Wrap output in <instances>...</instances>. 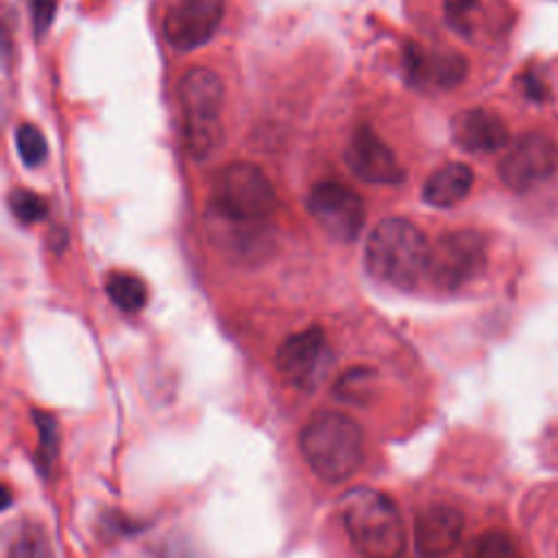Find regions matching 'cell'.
<instances>
[{"label":"cell","instance_id":"6da1fadb","mask_svg":"<svg viewBox=\"0 0 558 558\" xmlns=\"http://www.w3.org/2000/svg\"><path fill=\"white\" fill-rule=\"evenodd\" d=\"M299 451L316 477L340 484L364 462V429L344 412L318 410L299 432Z\"/></svg>","mask_w":558,"mask_h":558},{"label":"cell","instance_id":"7a4b0ae2","mask_svg":"<svg viewBox=\"0 0 558 558\" xmlns=\"http://www.w3.org/2000/svg\"><path fill=\"white\" fill-rule=\"evenodd\" d=\"M340 521L362 558H401L405 525L395 499L371 486H355L340 497Z\"/></svg>","mask_w":558,"mask_h":558},{"label":"cell","instance_id":"3957f363","mask_svg":"<svg viewBox=\"0 0 558 558\" xmlns=\"http://www.w3.org/2000/svg\"><path fill=\"white\" fill-rule=\"evenodd\" d=\"M429 242L408 218L390 216L379 220L364 246L366 270L395 288H412L425 272Z\"/></svg>","mask_w":558,"mask_h":558},{"label":"cell","instance_id":"277c9868","mask_svg":"<svg viewBox=\"0 0 558 558\" xmlns=\"http://www.w3.org/2000/svg\"><path fill=\"white\" fill-rule=\"evenodd\" d=\"M177 96L183 118L185 148L190 157L207 159L222 140V81L209 68H192L179 81Z\"/></svg>","mask_w":558,"mask_h":558},{"label":"cell","instance_id":"5b68a950","mask_svg":"<svg viewBox=\"0 0 558 558\" xmlns=\"http://www.w3.org/2000/svg\"><path fill=\"white\" fill-rule=\"evenodd\" d=\"M211 207L227 222H257L275 211L277 192L257 166L235 161L216 174Z\"/></svg>","mask_w":558,"mask_h":558},{"label":"cell","instance_id":"8992f818","mask_svg":"<svg viewBox=\"0 0 558 558\" xmlns=\"http://www.w3.org/2000/svg\"><path fill=\"white\" fill-rule=\"evenodd\" d=\"M486 257V238L482 233L473 229L449 231L429 246L425 275L434 286L456 290L484 270Z\"/></svg>","mask_w":558,"mask_h":558},{"label":"cell","instance_id":"52a82bcc","mask_svg":"<svg viewBox=\"0 0 558 558\" xmlns=\"http://www.w3.org/2000/svg\"><path fill=\"white\" fill-rule=\"evenodd\" d=\"M329 366L331 349L318 325L288 336L275 353L277 373L299 390H314L325 379Z\"/></svg>","mask_w":558,"mask_h":558},{"label":"cell","instance_id":"ba28073f","mask_svg":"<svg viewBox=\"0 0 558 558\" xmlns=\"http://www.w3.org/2000/svg\"><path fill=\"white\" fill-rule=\"evenodd\" d=\"M307 209L314 222L333 240L351 242L364 227V201L362 196L340 183L320 181L307 194Z\"/></svg>","mask_w":558,"mask_h":558},{"label":"cell","instance_id":"9c48e42d","mask_svg":"<svg viewBox=\"0 0 558 558\" xmlns=\"http://www.w3.org/2000/svg\"><path fill=\"white\" fill-rule=\"evenodd\" d=\"M558 166V144L545 131L519 135L499 161V179L506 187L523 192L554 174Z\"/></svg>","mask_w":558,"mask_h":558},{"label":"cell","instance_id":"30bf717a","mask_svg":"<svg viewBox=\"0 0 558 558\" xmlns=\"http://www.w3.org/2000/svg\"><path fill=\"white\" fill-rule=\"evenodd\" d=\"M225 15V0H179L163 20V35L179 52L207 44Z\"/></svg>","mask_w":558,"mask_h":558},{"label":"cell","instance_id":"8fae6325","mask_svg":"<svg viewBox=\"0 0 558 558\" xmlns=\"http://www.w3.org/2000/svg\"><path fill=\"white\" fill-rule=\"evenodd\" d=\"M344 159L357 179L373 185H397L405 177L390 146L368 124L353 131Z\"/></svg>","mask_w":558,"mask_h":558},{"label":"cell","instance_id":"7c38bea8","mask_svg":"<svg viewBox=\"0 0 558 558\" xmlns=\"http://www.w3.org/2000/svg\"><path fill=\"white\" fill-rule=\"evenodd\" d=\"M464 512L451 504H429L414 519V543L423 558H445L462 541Z\"/></svg>","mask_w":558,"mask_h":558},{"label":"cell","instance_id":"4fadbf2b","mask_svg":"<svg viewBox=\"0 0 558 558\" xmlns=\"http://www.w3.org/2000/svg\"><path fill=\"white\" fill-rule=\"evenodd\" d=\"M466 70V59L451 48H423L412 44L405 50L408 78L425 89H451L464 81Z\"/></svg>","mask_w":558,"mask_h":558},{"label":"cell","instance_id":"5bb4252c","mask_svg":"<svg viewBox=\"0 0 558 558\" xmlns=\"http://www.w3.org/2000/svg\"><path fill=\"white\" fill-rule=\"evenodd\" d=\"M456 144L466 153H497L508 144V126L490 109H466L451 122Z\"/></svg>","mask_w":558,"mask_h":558},{"label":"cell","instance_id":"9a60e30c","mask_svg":"<svg viewBox=\"0 0 558 558\" xmlns=\"http://www.w3.org/2000/svg\"><path fill=\"white\" fill-rule=\"evenodd\" d=\"M473 170L466 163H447L432 172L423 185V201L432 207L447 209L466 198L473 187Z\"/></svg>","mask_w":558,"mask_h":558},{"label":"cell","instance_id":"2e32d148","mask_svg":"<svg viewBox=\"0 0 558 558\" xmlns=\"http://www.w3.org/2000/svg\"><path fill=\"white\" fill-rule=\"evenodd\" d=\"M105 292L122 312H140L148 299L146 283L133 272H111L105 281Z\"/></svg>","mask_w":558,"mask_h":558},{"label":"cell","instance_id":"e0dca14e","mask_svg":"<svg viewBox=\"0 0 558 558\" xmlns=\"http://www.w3.org/2000/svg\"><path fill=\"white\" fill-rule=\"evenodd\" d=\"M33 423L37 427L39 440H37V451H35V462L41 475H50L57 453H59V423L54 414L44 412V410H31Z\"/></svg>","mask_w":558,"mask_h":558},{"label":"cell","instance_id":"ac0fdd59","mask_svg":"<svg viewBox=\"0 0 558 558\" xmlns=\"http://www.w3.org/2000/svg\"><path fill=\"white\" fill-rule=\"evenodd\" d=\"M7 558H54L50 538L37 521H24L9 543Z\"/></svg>","mask_w":558,"mask_h":558},{"label":"cell","instance_id":"d6986e66","mask_svg":"<svg viewBox=\"0 0 558 558\" xmlns=\"http://www.w3.org/2000/svg\"><path fill=\"white\" fill-rule=\"evenodd\" d=\"M466 558H523L512 534L499 527L480 532L466 545Z\"/></svg>","mask_w":558,"mask_h":558},{"label":"cell","instance_id":"ffe728a7","mask_svg":"<svg viewBox=\"0 0 558 558\" xmlns=\"http://www.w3.org/2000/svg\"><path fill=\"white\" fill-rule=\"evenodd\" d=\"M447 24L462 37H473L477 26V15L484 9L482 0H442Z\"/></svg>","mask_w":558,"mask_h":558},{"label":"cell","instance_id":"44dd1931","mask_svg":"<svg viewBox=\"0 0 558 558\" xmlns=\"http://www.w3.org/2000/svg\"><path fill=\"white\" fill-rule=\"evenodd\" d=\"M373 377H375V371H371V368H364V366L351 368L338 377L333 392L342 401L364 403L373 388Z\"/></svg>","mask_w":558,"mask_h":558},{"label":"cell","instance_id":"7402d4cb","mask_svg":"<svg viewBox=\"0 0 558 558\" xmlns=\"http://www.w3.org/2000/svg\"><path fill=\"white\" fill-rule=\"evenodd\" d=\"M9 209L24 225H35L48 214L46 201L26 187H15L9 192Z\"/></svg>","mask_w":558,"mask_h":558},{"label":"cell","instance_id":"603a6c76","mask_svg":"<svg viewBox=\"0 0 558 558\" xmlns=\"http://www.w3.org/2000/svg\"><path fill=\"white\" fill-rule=\"evenodd\" d=\"M15 144L26 166H39L48 157V142L44 133L33 124H20L15 129Z\"/></svg>","mask_w":558,"mask_h":558},{"label":"cell","instance_id":"cb8c5ba5","mask_svg":"<svg viewBox=\"0 0 558 558\" xmlns=\"http://www.w3.org/2000/svg\"><path fill=\"white\" fill-rule=\"evenodd\" d=\"M59 0H31V17H33V31L35 35H44L54 17Z\"/></svg>","mask_w":558,"mask_h":558},{"label":"cell","instance_id":"d4e9b609","mask_svg":"<svg viewBox=\"0 0 558 558\" xmlns=\"http://www.w3.org/2000/svg\"><path fill=\"white\" fill-rule=\"evenodd\" d=\"M519 83L523 87V94L525 98L534 100V102H543L549 98V89L545 85V81L541 78V74L534 70V68H527L521 76H519Z\"/></svg>","mask_w":558,"mask_h":558},{"label":"cell","instance_id":"484cf974","mask_svg":"<svg viewBox=\"0 0 558 558\" xmlns=\"http://www.w3.org/2000/svg\"><path fill=\"white\" fill-rule=\"evenodd\" d=\"M9 504H11V493H9V488L4 486V501H2V508H9Z\"/></svg>","mask_w":558,"mask_h":558}]
</instances>
